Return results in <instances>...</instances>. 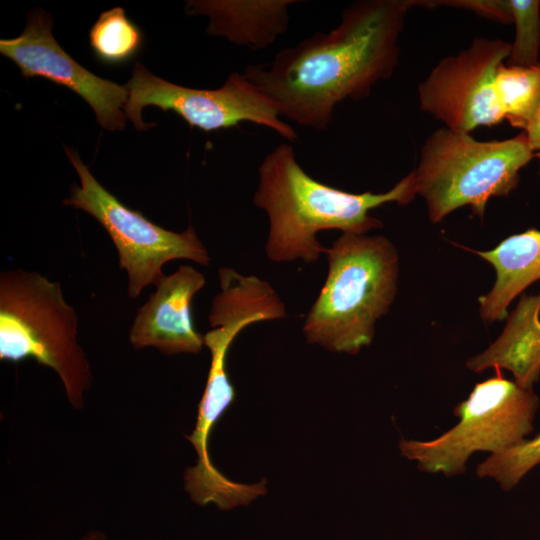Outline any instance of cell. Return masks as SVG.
Instances as JSON below:
<instances>
[{
    "label": "cell",
    "instance_id": "obj_6",
    "mask_svg": "<svg viewBox=\"0 0 540 540\" xmlns=\"http://www.w3.org/2000/svg\"><path fill=\"white\" fill-rule=\"evenodd\" d=\"M539 399L532 389L497 375L477 383L468 398L455 406L459 422L439 437L401 439L403 457L427 473L447 477L465 472L468 458L477 451L497 454L521 443L533 430Z\"/></svg>",
    "mask_w": 540,
    "mask_h": 540
},
{
    "label": "cell",
    "instance_id": "obj_21",
    "mask_svg": "<svg viewBox=\"0 0 540 540\" xmlns=\"http://www.w3.org/2000/svg\"><path fill=\"white\" fill-rule=\"evenodd\" d=\"M524 132L526 133L530 149L534 157L538 160V174L540 177V106Z\"/></svg>",
    "mask_w": 540,
    "mask_h": 540
},
{
    "label": "cell",
    "instance_id": "obj_17",
    "mask_svg": "<svg viewBox=\"0 0 540 540\" xmlns=\"http://www.w3.org/2000/svg\"><path fill=\"white\" fill-rule=\"evenodd\" d=\"M94 56L106 65L130 61L141 49L143 33L123 8L115 7L100 14L89 31Z\"/></svg>",
    "mask_w": 540,
    "mask_h": 540
},
{
    "label": "cell",
    "instance_id": "obj_7",
    "mask_svg": "<svg viewBox=\"0 0 540 540\" xmlns=\"http://www.w3.org/2000/svg\"><path fill=\"white\" fill-rule=\"evenodd\" d=\"M66 153L81 185H72L63 204L87 212L108 233L117 249L119 266L127 272L130 298H137L149 285L157 286L165 277L163 265L171 260L209 265L208 250L192 226L174 232L152 223L107 191L75 151L66 148Z\"/></svg>",
    "mask_w": 540,
    "mask_h": 540
},
{
    "label": "cell",
    "instance_id": "obj_13",
    "mask_svg": "<svg viewBox=\"0 0 540 540\" xmlns=\"http://www.w3.org/2000/svg\"><path fill=\"white\" fill-rule=\"evenodd\" d=\"M297 0H190L188 15L209 18L207 32L253 51L271 46L289 25Z\"/></svg>",
    "mask_w": 540,
    "mask_h": 540
},
{
    "label": "cell",
    "instance_id": "obj_3",
    "mask_svg": "<svg viewBox=\"0 0 540 540\" xmlns=\"http://www.w3.org/2000/svg\"><path fill=\"white\" fill-rule=\"evenodd\" d=\"M324 254L327 277L302 331L310 344L354 355L371 344L395 299L398 252L385 236L342 233Z\"/></svg>",
    "mask_w": 540,
    "mask_h": 540
},
{
    "label": "cell",
    "instance_id": "obj_1",
    "mask_svg": "<svg viewBox=\"0 0 540 540\" xmlns=\"http://www.w3.org/2000/svg\"><path fill=\"white\" fill-rule=\"evenodd\" d=\"M415 0H360L339 24L277 52L269 63L247 65L243 74L297 125L326 130L335 107L367 97L393 74L399 38Z\"/></svg>",
    "mask_w": 540,
    "mask_h": 540
},
{
    "label": "cell",
    "instance_id": "obj_18",
    "mask_svg": "<svg viewBox=\"0 0 540 540\" xmlns=\"http://www.w3.org/2000/svg\"><path fill=\"white\" fill-rule=\"evenodd\" d=\"M540 464V434L514 447L491 454L477 468L481 478H492L503 490L514 488L535 466Z\"/></svg>",
    "mask_w": 540,
    "mask_h": 540
},
{
    "label": "cell",
    "instance_id": "obj_16",
    "mask_svg": "<svg viewBox=\"0 0 540 540\" xmlns=\"http://www.w3.org/2000/svg\"><path fill=\"white\" fill-rule=\"evenodd\" d=\"M495 86L504 119L525 131L540 106V60L527 67L503 63L497 70Z\"/></svg>",
    "mask_w": 540,
    "mask_h": 540
},
{
    "label": "cell",
    "instance_id": "obj_14",
    "mask_svg": "<svg viewBox=\"0 0 540 540\" xmlns=\"http://www.w3.org/2000/svg\"><path fill=\"white\" fill-rule=\"evenodd\" d=\"M466 366L474 372L510 371L517 384L532 389L540 375V291L522 294L500 336Z\"/></svg>",
    "mask_w": 540,
    "mask_h": 540
},
{
    "label": "cell",
    "instance_id": "obj_20",
    "mask_svg": "<svg viewBox=\"0 0 540 540\" xmlns=\"http://www.w3.org/2000/svg\"><path fill=\"white\" fill-rule=\"evenodd\" d=\"M416 6L434 8L438 6L456 7L474 12L478 16L502 24L513 22L509 0H445L417 1Z\"/></svg>",
    "mask_w": 540,
    "mask_h": 540
},
{
    "label": "cell",
    "instance_id": "obj_5",
    "mask_svg": "<svg viewBox=\"0 0 540 540\" xmlns=\"http://www.w3.org/2000/svg\"><path fill=\"white\" fill-rule=\"evenodd\" d=\"M534 157L526 133L480 141L470 133L442 127L431 133L413 170L416 194L426 203L429 220L441 222L469 206L482 218L492 197L507 196L520 171Z\"/></svg>",
    "mask_w": 540,
    "mask_h": 540
},
{
    "label": "cell",
    "instance_id": "obj_11",
    "mask_svg": "<svg viewBox=\"0 0 540 540\" xmlns=\"http://www.w3.org/2000/svg\"><path fill=\"white\" fill-rule=\"evenodd\" d=\"M207 383L199 402L195 428L187 440L193 445L196 464L185 471V490L198 505L215 504L221 510L248 505L266 493L265 480L256 484H242L225 477L213 465L208 452L212 429L235 399V390L228 376L226 360L229 349L213 345Z\"/></svg>",
    "mask_w": 540,
    "mask_h": 540
},
{
    "label": "cell",
    "instance_id": "obj_12",
    "mask_svg": "<svg viewBox=\"0 0 540 540\" xmlns=\"http://www.w3.org/2000/svg\"><path fill=\"white\" fill-rule=\"evenodd\" d=\"M205 276L190 265L165 275L138 309L129 331L135 349L155 347L164 355L199 353L204 335L192 319L193 297L205 286Z\"/></svg>",
    "mask_w": 540,
    "mask_h": 540
},
{
    "label": "cell",
    "instance_id": "obj_4",
    "mask_svg": "<svg viewBox=\"0 0 540 540\" xmlns=\"http://www.w3.org/2000/svg\"><path fill=\"white\" fill-rule=\"evenodd\" d=\"M78 317L61 284L36 271L0 274V360L34 359L54 370L75 409L85 405L93 376L80 346Z\"/></svg>",
    "mask_w": 540,
    "mask_h": 540
},
{
    "label": "cell",
    "instance_id": "obj_9",
    "mask_svg": "<svg viewBox=\"0 0 540 540\" xmlns=\"http://www.w3.org/2000/svg\"><path fill=\"white\" fill-rule=\"evenodd\" d=\"M510 51L507 41L475 38L468 48L441 59L419 85L421 110L468 133L500 123L495 77Z\"/></svg>",
    "mask_w": 540,
    "mask_h": 540
},
{
    "label": "cell",
    "instance_id": "obj_8",
    "mask_svg": "<svg viewBox=\"0 0 540 540\" xmlns=\"http://www.w3.org/2000/svg\"><path fill=\"white\" fill-rule=\"evenodd\" d=\"M125 86L129 97L124 112L139 131L155 126L141 118L142 109L153 105L164 112H175L190 126L205 132L251 122L290 142L298 138L294 128L280 118L274 103L243 73H231L217 89H194L159 78L137 62Z\"/></svg>",
    "mask_w": 540,
    "mask_h": 540
},
{
    "label": "cell",
    "instance_id": "obj_2",
    "mask_svg": "<svg viewBox=\"0 0 540 540\" xmlns=\"http://www.w3.org/2000/svg\"><path fill=\"white\" fill-rule=\"evenodd\" d=\"M416 195L413 172L384 193H351L329 186L302 168L290 144L280 143L258 167L253 202L268 217L267 258L309 264L325 252L319 232L365 235L383 225L370 214L372 209L391 202L407 205Z\"/></svg>",
    "mask_w": 540,
    "mask_h": 540
},
{
    "label": "cell",
    "instance_id": "obj_19",
    "mask_svg": "<svg viewBox=\"0 0 540 540\" xmlns=\"http://www.w3.org/2000/svg\"><path fill=\"white\" fill-rule=\"evenodd\" d=\"M515 39L511 43L508 65L532 66L539 59L540 50V1L509 0Z\"/></svg>",
    "mask_w": 540,
    "mask_h": 540
},
{
    "label": "cell",
    "instance_id": "obj_22",
    "mask_svg": "<svg viewBox=\"0 0 540 540\" xmlns=\"http://www.w3.org/2000/svg\"><path fill=\"white\" fill-rule=\"evenodd\" d=\"M78 540H108V537L101 531L91 530Z\"/></svg>",
    "mask_w": 540,
    "mask_h": 540
},
{
    "label": "cell",
    "instance_id": "obj_15",
    "mask_svg": "<svg viewBox=\"0 0 540 540\" xmlns=\"http://www.w3.org/2000/svg\"><path fill=\"white\" fill-rule=\"evenodd\" d=\"M490 263L496 274L492 289L479 297V313L486 322L500 321L510 303L540 280V230L511 235L489 251L468 249Z\"/></svg>",
    "mask_w": 540,
    "mask_h": 540
},
{
    "label": "cell",
    "instance_id": "obj_10",
    "mask_svg": "<svg viewBox=\"0 0 540 540\" xmlns=\"http://www.w3.org/2000/svg\"><path fill=\"white\" fill-rule=\"evenodd\" d=\"M53 20L41 9L28 15L23 32L0 40V52L10 58L26 78L42 77L81 96L94 110L98 124L110 131L125 127L122 111L129 97L125 85L88 71L70 57L52 34Z\"/></svg>",
    "mask_w": 540,
    "mask_h": 540
}]
</instances>
